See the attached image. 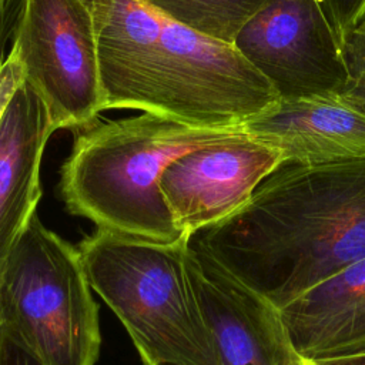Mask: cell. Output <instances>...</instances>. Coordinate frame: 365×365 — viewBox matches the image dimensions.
Segmentation results:
<instances>
[{"mask_svg":"<svg viewBox=\"0 0 365 365\" xmlns=\"http://www.w3.org/2000/svg\"><path fill=\"white\" fill-rule=\"evenodd\" d=\"M11 46L54 130L87 125L104 111L88 0H24Z\"/></svg>","mask_w":365,"mask_h":365,"instance_id":"cell-6","label":"cell"},{"mask_svg":"<svg viewBox=\"0 0 365 365\" xmlns=\"http://www.w3.org/2000/svg\"><path fill=\"white\" fill-rule=\"evenodd\" d=\"M279 314L304 359L365 354V258L287 304Z\"/></svg>","mask_w":365,"mask_h":365,"instance_id":"cell-13","label":"cell"},{"mask_svg":"<svg viewBox=\"0 0 365 365\" xmlns=\"http://www.w3.org/2000/svg\"><path fill=\"white\" fill-rule=\"evenodd\" d=\"M24 0H1L0 3V51L6 57V47L11 46Z\"/></svg>","mask_w":365,"mask_h":365,"instance_id":"cell-18","label":"cell"},{"mask_svg":"<svg viewBox=\"0 0 365 365\" xmlns=\"http://www.w3.org/2000/svg\"><path fill=\"white\" fill-rule=\"evenodd\" d=\"M0 334L43 365H94L98 309L77 247L37 214L0 277Z\"/></svg>","mask_w":365,"mask_h":365,"instance_id":"cell-4","label":"cell"},{"mask_svg":"<svg viewBox=\"0 0 365 365\" xmlns=\"http://www.w3.org/2000/svg\"><path fill=\"white\" fill-rule=\"evenodd\" d=\"M336 37L342 44L345 36L365 16V0H318Z\"/></svg>","mask_w":365,"mask_h":365,"instance_id":"cell-16","label":"cell"},{"mask_svg":"<svg viewBox=\"0 0 365 365\" xmlns=\"http://www.w3.org/2000/svg\"><path fill=\"white\" fill-rule=\"evenodd\" d=\"M241 128L277 148L284 164L319 165L365 158V114L338 96L278 100Z\"/></svg>","mask_w":365,"mask_h":365,"instance_id":"cell-10","label":"cell"},{"mask_svg":"<svg viewBox=\"0 0 365 365\" xmlns=\"http://www.w3.org/2000/svg\"><path fill=\"white\" fill-rule=\"evenodd\" d=\"M279 100L268 80L227 43L164 16L143 113L202 128L241 127Z\"/></svg>","mask_w":365,"mask_h":365,"instance_id":"cell-5","label":"cell"},{"mask_svg":"<svg viewBox=\"0 0 365 365\" xmlns=\"http://www.w3.org/2000/svg\"><path fill=\"white\" fill-rule=\"evenodd\" d=\"M314 362L317 365H365V354L325 358V359H318Z\"/></svg>","mask_w":365,"mask_h":365,"instance_id":"cell-20","label":"cell"},{"mask_svg":"<svg viewBox=\"0 0 365 365\" xmlns=\"http://www.w3.org/2000/svg\"><path fill=\"white\" fill-rule=\"evenodd\" d=\"M158 13L205 36L234 43L268 0H143Z\"/></svg>","mask_w":365,"mask_h":365,"instance_id":"cell-14","label":"cell"},{"mask_svg":"<svg viewBox=\"0 0 365 365\" xmlns=\"http://www.w3.org/2000/svg\"><path fill=\"white\" fill-rule=\"evenodd\" d=\"M188 264L218 365L301 364L275 305L234 278L190 240Z\"/></svg>","mask_w":365,"mask_h":365,"instance_id":"cell-9","label":"cell"},{"mask_svg":"<svg viewBox=\"0 0 365 365\" xmlns=\"http://www.w3.org/2000/svg\"><path fill=\"white\" fill-rule=\"evenodd\" d=\"M0 365H43L21 346L0 334Z\"/></svg>","mask_w":365,"mask_h":365,"instance_id":"cell-19","label":"cell"},{"mask_svg":"<svg viewBox=\"0 0 365 365\" xmlns=\"http://www.w3.org/2000/svg\"><path fill=\"white\" fill-rule=\"evenodd\" d=\"M299 365H317L314 361H308V359H304L302 358V361H301V364Z\"/></svg>","mask_w":365,"mask_h":365,"instance_id":"cell-21","label":"cell"},{"mask_svg":"<svg viewBox=\"0 0 365 365\" xmlns=\"http://www.w3.org/2000/svg\"><path fill=\"white\" fill-rule=\"evenodd\" d=\"M91 288L145 365H218L188 264V237L140 240L97 228L78 244Z\"/></svg>","mask_w":365,"mask_h":365,"instance_id":"cell-3","label":"cell"},{"mask_svg":"<svg viewBox=\"0 0 365 365\" xmlns=\"http://www.w3.org/2000/svg\"><path fill=\"white\" fill-rule=\"evenodd\" d=\"M240 127L202 128L150 113L98 123L80 134L61 167L67 210L97 228L155 241L184 237L160 180L178 157L220 141Z\"/></svg>","mask_w":365,"mask_h":365,"instance_id":"cell-2","label":"cell"},{"mask_svg":"<svg viewBox=\"0 0 365 365\" xmlns=\"http://www.w3.org/2000/svg\"><path fill=\"white\" fill-rule=\"evenodd\" d=\"M0 3H1V0H0ZM3 60V54H1V51H0V61Z\"/></svg>","mask_w":365,"mask_h":365,"instance_id":"cell-22","label":"cell"},{"mask_svg":"<svg viewBox=\"0 0 365 365\" xmlns=\"http://www.w3.org/2000/svg\"><path fill=\"white\" fill-rule=\"evenodd\" d=\"M97 37L104 111L141 110L164 16L143 0H88Z\"/></svg>","mask_w":365,"mask_h":365,"instance_id":"cell-12","label":"cell"},{"mask_svg":"<svg viewBox=\"0 0 365 365\" xmlns=\"http://www.w3.org/2000/svg\"><path fill=\"white\" fill-rule=\"evenodd\" d=\"M24 83V68L19 51L14 46H11L6 57L0 61V123L16 93Z\"/></svg>","mask_w":365,"mask_h":365,"instance_id":"cell-17","label":"cell"},{"mask_svg":"<svg viewBox=\"0 0 365 365\" xmlns=\"http://www.w3.org/2000/svg\"><path fill=\"white\" fill-rule=\"evenodd\" d=\"M341 51L346 67V81L338 97L365 114V16L345 36Z\"/></svg>","mask_w":365,"mask_h":365,"instance_id":"cell-15","label":"cell"},{"mask_svg":"<svg viewBox=\"0 0 365 365\" xmlns=\"http://www.w3.org/2000/svg\"><path fill=\"white\" fill-rule=\"evenodd\" d=\"M188 240L281 309L365 258V158L281 164Z\"/></svg>","mask_w":365,"mask_h":365,"instance_id":"cell-1","label":"cell"},{"mask_svg":"<svg viewBox=\"0 0 365 365\" xmlns=\"http://www.w3.org/2000/svg\"><path fill=\"white\" fill-rule=\"evenodd\" d=\"M284 164L282 154L241 127L174 160L160 187L180 230L191 235L238 210Z\"/></svg>","mask_w":365,"mask_h":365,"instance_id":"cell-8","label":"cell"},{"mask_svg":"<svg viewBox=\"0 0 365 365\" xmlns=\"http://www.w3.org/2000/svg\"><path fill=\"white\" fill-rule=\"evenodd\" d=\"M54 131L44 104L24 83L0 123V277L36 214L41 160Z\"/></svg>","mask_w":365,"mask_h":365,"instance_id":"cell-11","label":"cell"},{"mask_svg":"<svg viewBox=\"0 0 365 365\" xmlns=\"http://www.w3.org/2000/svg\"><path fill=\"white\" fill-rule=\"evenodd\" d=\"M279 100L339 96L346 67L318 0H268L234 40Z\"/></svg>","mask_w":365,"mask_h":365,"instance_id":"cell-7","label":"cell"}]
</instances>
